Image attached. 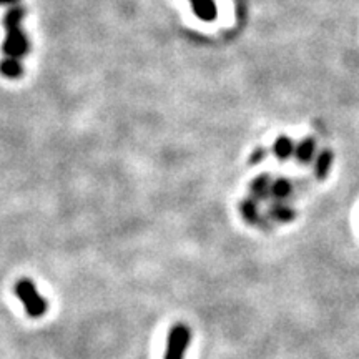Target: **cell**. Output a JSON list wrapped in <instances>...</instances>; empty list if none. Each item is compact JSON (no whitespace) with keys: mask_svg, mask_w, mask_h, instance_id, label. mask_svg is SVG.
Masks as SVG:
<instances>
[{"mask_svg":"<svg viewBox=\"0 0 359 359\" xmlns=\"http://www.w3.org/2000/svg\"><path fill=\"white\" fill-rule=\"evenodd\" d=\"M24 19V11L20 7H12L7 12L4 24H6L7 37L4 42L2 52L6 55V60L20 62L22 57L27 55L29 52V40H27L25 34L22 32L20 22Z\"/></svg>","mask_w":359,"mask_h":359,"instance_id":"1","label":"cell"},{"mask_svg":"<svg viewBox=\"0 0 359 359\" xmlns=\"http://www.w3.org/2000/svg\"><path fill=\"white\" fill-rule=\"evenodd\" d=\"M15 294L19 296V299L24 303L25 311L29 313V316L40 318L47 313V302L40 296V293L35 288V285L30 280L17 281L15 285Z\"/></svg>","mask_w":359,"mask_h":359,"instance_id":"2","label":"cell"},{"mask_svg":"<svg viewBox=\"0 0 359 359\" xmlns=\"http://www.w3.org/2000/svg\"><path fill=\"white\" fill-rule=\"evenodd\" d=\"M190 341H191L190 327L183 325V323L175 325L168 333L167 351H165L163 359H185L188 346H190Z\"/></svg>","mask_w":359,"mask_h":359,"instance_id":"3","label":"cell"},{"mask_svg":"<svg viewBox=\"0 0 359 359\" xmlns=\"http://www.w3.org/2000/svg\"><path fill=\"white\" fill-rule=\"evenodd\" d=\"M193 11L201 20L212 22L217 19V4L215 0H191Z\"/></svg>","mask_w":359,"mask_h":359,"instance_id":"4","label":"cell"},{"mask_svg":"<svg viewBox=\"0 0 359 359\" xmlns=\"http://www.w3.org/2000/svg\"><path fill=\"white\" fill-rule=\"evenodd\" d=\"M240 213L241 217L246 223L250 224H264V222L262 218H259V213H258V206L255 203V200L251 198H246L240 203Z\"/></svg>","mask_w":359,"mask_h":359,"instance_id":"5","label":"cell"},{"mask_svg":"<svg viewBox=\"0 0 359 359\" xmlns=\"http://www.w3.org/2000/svg\"><path fill=\"white\" fill-rule=\"evenodd\" d=\"M269 217H271L273 219H278V222L281 223H288V222H293V219L296 218V212L293 208H290L288 205H285L283 201H278V203H275L269 208L268 212Z\"/></svg>","mask_w":359,"mask_h":359,"instance_id":"6","label":"cell"},{"mask_svg":"<svg viewBox=\"0 0 359 359\" xmlns=\"http://www.w3.org/2000/svg\"><path fill=\"white\" fill-rule=\"evenodd\" d=\"M331 163H333V154H331L330 150L321 151L320 156H318V160H316V170H314L318 180H325L327 177V173H330V168H331Z\"/></svg>","mask_w":359,"mask_h":359,"instance_id":"7","label":"cell"},{"mask_svg":"<svg viewBox=\"0 0 359 359\" xmlns=\"http://www.w3.org/2000/svg\"><path fill=\"white\" fill-rule=\"evenodd\" d=\"M273 150H275V155L278 158L285 161L294 154V143L291 142L288 137H280L275 142V148H273Z\"/></svg>","mask_w":359,"mask_h":359,"instance_id":"8","label":"cell"},{"mask_svg":"<svg viewBox=\"0 0 359 359\" xmlns=\"http://www.w3.org/2000/svg\"><path fill=\"white\" fill-rule=\"evenodd\" d=\"M269 182H271V180H269L268 175H262V177H258L253 183H251L250 190H251V193H253L255 198L257 200L266 198L268 191H269Z\"/></svg>","mask_w":359,"mask_h":359,"instance_id":"9","label":"cell"},{"mask_svg":"<svg viewBox=\"0 0 359 359\" xmlns=\"http://www.w3.org/2000/svg\"><path fill=\"white\" fill-rule=\"evenodd\" d=\"M294 154H296V156H298L299 163H309L313 158V154H314L313 138H304V140L298 145V148L294 150Z\"/></svg>","mask_w":359,"mask_h":359,"instance_id":"10","label":"cell"},{"mask_svg":"<svg viewBox=\"0 0 359 359\" xmlns=\"http://www.w3.org/2000/svg\"><path fill=\"white\" fill-rule=\"evenodd\" d=\"M291 191H293V187H291V183L288 182V180H285V178L276 180V182L271 185V193L280 201L288 198V196L291 195Z\"/></svg>","mask_w":359,"mask_h":359,"instance_id":"11","label":"cell"},{"mask_svg":"<svg viewBox=\"0 0 359 359\" xmlns=\"http://www.w3.org/2000/svg\"><path fill=\"white\" fill-rule=\"evenodd\" d=\"M264 156H266V150L259 147V148H257V150L253 151V154H251V156H250V163H251V165H257V163H259V161L264 160Z\"/></svg>","mask_w":359,"mask_h":359,"instance_id":"12","label":"cell"},{"mask_svg":"<svg viewBox=\"0 0 359 359\" xmlns=\"http://www.w3.org/2000/svg\"><path fill=\"white\" fill-rule=\"evenodd\" d=\"M19 0H0V6H6V4H15Z\"/></svg>","mask_w":359,"mask_h":359,"instance_id":"13","label":"cell"}]
</instances>
